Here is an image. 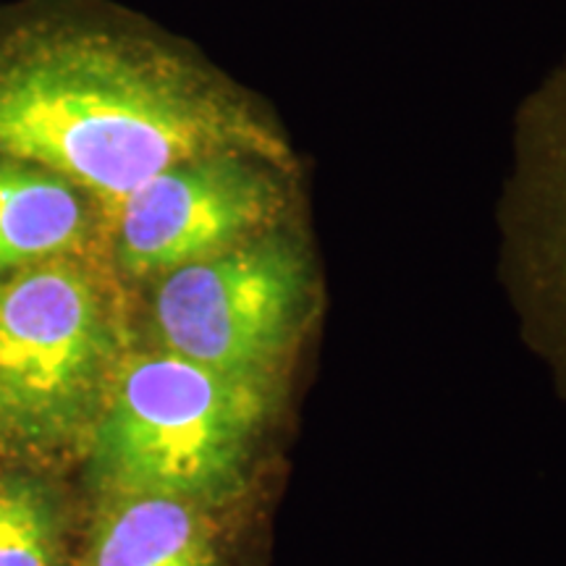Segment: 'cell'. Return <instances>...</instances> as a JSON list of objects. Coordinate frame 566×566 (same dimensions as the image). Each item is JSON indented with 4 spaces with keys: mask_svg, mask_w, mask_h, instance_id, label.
Instances as JSON below:
<instances>
[{
    "mask_svg": "<svg viewBox=\"0 0 566 566\" xmlns=\"http://www.w3.org/2000/svg\"><path fill=\"white\" fill-rule=\"evenodd\" d=\"M200 506L171 495H111L82 566H216Z\"/></svg>",
    "mask_w": 566,
    "mask_h": 566,
    "instance_id": "obj_8",
    "label": "cell"
},
{
    "mask_svg": "<svg viewBox=\"0 0 566 566\" xmlns=\"http://www.w3.org/2000/svg\"><path fill=\"white\" fill-rule=\"evenodd\" d=\"M310 271L283 237L250 242L166 273L153 323L166 352L233 375L263 378L300 323Z\"/></svg>",
    "mask_w": 566,
    "mask_h": 566,
    "instance_id": "obj_4",
    "label": "cell"
},
{
    "mask_svg": "<svg viewBox=\"0 0 566 566\" xmlns=\"http://www.w3.org/2000/svg\"><path fill=\"white\" fill-rule=\"evenodd\" d=\"M66 514L59 488L30 470L0 472V566H61Z\"/></svg>",
    "mask_w": 566,
    "mask_h": 566,
    "instance_id": "obj_9",
    "label": "cell"
},
{
    "mask_svg": "<svg viewBox=\"0 0 566 566\" xmlns=\"http://www.w3.org/2000/svg\"><path fill=\"white\" fill-rule=\"evenodd\" d=\"M281 205L273 163L250 155L179 163L113 210L116 260L129 275H166L260 237Z\"/></svg>",
    "mask_w": 566,
    "mask_h": 566,
    "instance_id": "obj_5",
    "label": "cell"
},
{
    "mask_svg": "<svg viewBox=\"0 0 566 566\" xmlns=\"http://www.w3.org/2000/svg\"><path fill=\"white\" fill-rule=\"evenodd\" d=\"M122 357L87 254L0 275V457H45L90 433Z\"/></svg>",
    "mask_w": 566,
    "mask_h": 566,
    "instance_id": "obj_3",
    "label": "cell"
},
{
    "mask_svg": "<svg viewBox=\"0 0 566 566\" xmlns=\"http://www.w3.org/2000/svg\"><path fill=\"white\" fill-rule=\"evenodd\" d=\"M97 210L61 176L0 158V275L87 254Z\"/></svg>",
    "mask_w": 566,
    "mask_h": 566,
    "instance_id": "obj_7",
    "label": "cell"
},
{
    "mask_svg": "<svg viewBox=\"0 0 566 566\" xmlns=\"http://www.w3.org/2000/svg\"><path fill=\"white\" fill-rule=\"evenodd\" d=\"M210 155L292 168L271 118L174 42L42 11L0 27V158L61 176L113 216L153 176Z\"/></svg>",
    "mask_w": 566,
    "mask_h": 566,
    "instance_id": "obj_1",
    "label": "cell"
},
{
    "mask_svg": "<svg viewBox=\"0 0 566 566\" xmlns=\"http://www.w3.org/2000/svg\"><path fill=\"white\" fill-rule=\"evenodd\" d=\"M265 405L263 378L166 349L124 354L90 428L92 480L108 495L223 499L242 478Z\"/></svg>",
    "mask_w": 566,
    "mask_h": 566,
    "instance_id": "obj_2",
    "label": "cell"
},
{
    "mask_svg": "<svg viewBox=\"0 0 566 566\" xmlns=\"http://www.w3.org/2000/svg\"><path fill=\"white\" fill-rule=\"evenodd\" d=\"M514 168L533 281L566 352V59L522 111Z\"/></svg>",
    "mask_w": 566,
    "mask_h": 566,
    "instance_id": "obj_6",
    "label": "cell"
}]
</instances>
